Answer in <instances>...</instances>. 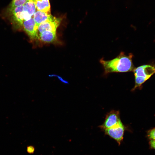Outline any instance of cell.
Segmentation results:
<instances>
[{
	"mask_svg": "<svg viewBox=\"0 0 155 155\" xmlns=\"http://www.w3.org/2000/svg\"><path fill=\"white\" fill-rule=\"evenodd\" d=\"M133 55L131 53L127 55L121 52L115 58L109 60L103 58L100 60L102 66L105 74L111 73H123L133 71L135 68L132 58Z\"/></svg>",
	"mask_w": 155,
	"mask_h": 155,
	"instance_id": "cell-1",
	"label": "cell"
},
{
	"mask_svg": "<svg viewBox=\"0 0 155 155\" xmlns=\"http://www.w3.org/2000/svg\"><path fill=\"white\" fill-rule=\"evenodd\" d=\"M36 11L34 0H28L24 4L7 10L11 21L18 28L22 27L23 22L32 17Z\"/></svg>",
	"mask_w": 155,
	"mask_h": 155,
	"instance_id": "cell-2",
	"label": "cell"
},
{
	"mask_svg": "<svg viewBox=\"0 0 155 155\" xmlns=\"http://www.w3.org/2000/svg\"><path fill=\"white\" fill-rule=\"evenodd\" d=\"M133 72L135 77V85L132 90L140 88L142 85L155 73V65H144L135 68Z\"/></svg>",
	"mask_w": 155,
	"mask_h": 155,
	"instance_id": "cell-3",
	"label": "cell"
},
{
	"mask_svg": "<svg viewBox=\"0 0 155 155\" xmlns=\"http://www.w3.org/2000/svg\"><path fill=\"white\" fill-rule=\"evenodd\" d=\"M121 123L119 111L112 110L106 115L104 123L99 127L104 130L113 127Z\"/></svg>",
	"mask_w": 155,
	"mask_h": 155,
	"instance_id": "cell-4",
	"label": "cell"
},
{
	"mask_svg": "<svg viewBox=\"0 0 155 155\" xmlns=\"http://www.w3.org/2000/svg\"><path fill=\"white\" fill-rule=\"evenodd\" d=\"M125 130V127L122 122L113 127L104 131L106 135L114 139L119 145L123 140Z\"/></svg>",
	"mask_w": 155,
	"mask_h": 155,
	"instance_id": "cell-5",
	"label": "cell"
},
{
	"mask_svg": "<svg viewBox=\"0 0 155 155\" xmlns=\"http://www.w3.org/2000/svg\"><path fill=\"white\" fill-rule=\"evenodd\" d=\"M61 19L53 16L46 21L41 23L38 26V33H41L45 31L56 32L59 25Z\"/></svg>",
	"mask_w": 155,
	"mask_h": 155,
	"instance_id": "cell-6",
	"label": "cell"
},
{
	"mask_svg": "<svg viewBox=\"0 0 155 155\" xmlns=\"http://www.w3.org/2000/svg\"><path fill=\"white\" fill-rule=\"evenodd\" d=\"M22 27L30 38L34 39L38 38V26L36 25L33 17L23 22Z\"/></svg>",
	"mask_w": 155,
	"mask_h": 155,
	"instance_id": "cell-7",
	"label": "cell"
},
{
	"mask_svg": "<svg viewBox=\"0 0 155 155\" xmlns=\"http://www.w3.org/2000/svg\"><path fill=\"white\" fill-rule=\"evenodd\" d=\"M52 16L51 13L36 10L33 16V18L38 26L41 23L48 20Z\"/></svg>",
	"mask_w": 155,
	"mask_h": 155,
	"instance_id": "cell-8",
	"label": "cell"
},
{
	"mask_svg": "<svg viewBox=\"0 0 155 155\" xmlns=\"http://www.w3.org/2000/svg\"><path fill=\"white\" fill-rule=\"evenodd\" d=\"M36 10L51 13V5L49 0H35Z\"/></svg>",
	"mask_w": 155,
	"mask_h": 155,
	"instance_id": "cell-9",
	"label": "cell"
},
{
	"mask_svg": "<svg viewBox=\"0 0 155 155\" xmlns=\"http://www.w3.org/2000/svg\"><path fill=\"white\" fill-rule=\"evenodd\" d=\"M38 38L44 42L50 43L55 41L56 39V32L45 31L39 34Z\"/></svg>",
	"mask_w": 155,
	"mask_h": 155,
	"instance_id": "cell-10",
	"label": "cell"
},
{
	"mask_svg": "<svg viewBox=\"0 0 155 155\" xmlns=\"http://www.w3.org/2000/svg\"><path fill=\"white\" fill-rule=\"evenodd\" d=\"M147 137L149 140H155V128L147 131Z\"/></svg>",
	"mask_w": 155,
	"mask_h": 155,
	"instance_id": "cell-11",
	"label": "cell"
},
{
	"mask_svg": "<svg viewBox=\"0 0 155 155\" xmlns=\"http://www.w3.org/2000/svg\"><path fill=\"white\" fill-rule=\"evenodd\" d=\"M28 0H12V4L15 6H18L24 4Z\"/></svg>",
	"mask_w": 155,
	"mask_h": 155,
	"instance_id": "cell-12",
	"label": "cell"
},
{
	"mask_svg": "<svg viewBox=\"0 0 155 155\" xmlns=\"http://www.w3.org/2000/svg\"><path fill=\"white\" fill-rule=\"evenodd\" d=\"M49 77H56L62 83L65 84H69V82L68 81L64 79L61 77L57 75L51 74L49 75Z\"/></svg>",
	"mask_w": 155,
	"mask_h": 155,
	"instance_id": "cell-13",
	"label": "cell"
},
{
	"mask_svg": "<svg viewBox=\"0 0 155 155\" xmlns=\"http://www.w3.org/2000/svg\"><path fill=\"white\" fill-rule=\"evenodd\" d=\"M149 144L150 148L155 150V140H149Z\"/></svg>",
	"mask_w": 155,
	"mask_h": 155,
	"instance_id": "cell-14",
	"label": "cell"
},
{
	"mask_svg": "<svg viewBox=\"0 0 155 155\" xmlns=\"http://www.w3.org/2000/svg\"><path fill=\"white\" fill-rule=\"evenodd\" d=\"M27 150L28 153L32 154L34 152L35 148L33 146H30L27 147Z\"/></svg>",
	"mask_w": 155,
	"mask_h": 155,
	"instance_id": "cell-15",
	"label": "cell"
}]
</instances>
